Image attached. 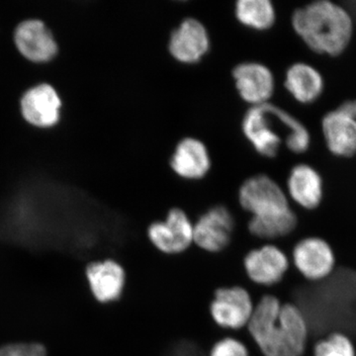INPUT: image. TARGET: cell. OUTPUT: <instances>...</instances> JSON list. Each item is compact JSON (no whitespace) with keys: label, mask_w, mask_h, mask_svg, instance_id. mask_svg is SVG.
Masks as SVG:
<instances>
[{"label":"cell","mask_w":356,"mask_h":356,"mask_svg":"<svg viewBox=\"0 0 356 356\" xmlns=\"http://www.w3.org/2000/svg\"><path fill=\"white\" fill-rule=\"evenodd\" d=\"M14 40L18 50L33 62H47L55 57L58 44L43 21L28 19L16 27Z\"/></svg>","instance_id":"4fadbf2b"},{"label":"cell","mask_w":356,"mask_h":356,"mask_svg":"<svg viewBox=\"0 0 356 356\" xmlns=\"http://www.w3.org/2000/svg\"><path fill=\"white\" fill-rule=\"evenodd\" d=\"M86 276L93 298L103 305L120 301L127 286V271L115 259L90 262Z\"/></svg>","instance_id":"9c48e42d"},{"label":"cell","mask_w":356,"mask_h":356,"mask_svg":"<svg viewBox=\"0 0 356 356\" xmlns=\"http://www.w3.org/2000/svg\"><path fill=\"white\" fill-rule=\"evenodd\" d=\"M146 236L159 254L180 255L193 247V222L184 209L173 207L163 220H156L147 226Z\"/></svg>","instance_id":"5b68a950"},{"label":"cell","mask_w":356,"mask_h":356,"mask_svg":"<svg viewBox=\"0 0 356 356\" xmlns=\"http://www.w3.org/2000/svg\"><path fill=\"white\" fill-rule=\"evenodd\" d=\"M291 23L295 33L318 55L339 57L348 49L353 35V21L343 6L320 0L296 9Z\"/></svg>","instance_id":"3957f363"},{"label":"cell","mask_w":356,"mask_h":356,"mask_svg":"<svg viewBox=\"0 0 356 356\" xmlns=\"http://www.w3.org/2000/svg\"><path fill=\"white\" fill-rule=\"evenodd\" d=\"M293 264L306 280H325L334 267V252L331 245L320 238H306L295 245Z\"/></svg>","instance_id":"7c38bea8"},{"label":"cell","mask_w":356,"mask_h":356,"mask_svg":"<svg viewBox=\"0 0 356 356\" xmlns=\"http://www.w3.org/2000/svg\"><path fill=\"white\" fill-rule=\"evenodd\" d=\"M277 124L276 105L270 102L250 107L243 116V135L254 151L264 158H275L280 153L282 138L274 128Z\"/></svg>","instance_id":"52a82bcc"},{"label":"cell","mask_w":356,"mask_h":356,"mask_svg":"<svg viewBox=\"0 0 356 356\" xmlns=\"http://www.w3.org/2000/svg\"><path fill=\"white\" fill-rule=\"evenodd\" d=\"M235 16L245 27L266 31L275 23V7L269 0H240L236 2Z\"/></svg>","instance_id":"d6986e66"},{"label":"cell","mask_w":356,"mask_h":356,"mask_svg":"<svg viewBox=\"0 0 356 356\" xmlns=\"http://www.w3.org/2000/svg\"><path fill=\"white\" fill-rule=\"evenodd\" d=\"M284 86L297 102L312 104L324 92V77L313 65L295 63L286 70Z\"/></svg>","instance_id":"ac0fdd59"},{"label":"cell","mask_w":356,"mask_h":356,"mask_svg":"<svg viewBox=\"0 0 356 356\" xmlns=\"http://www.w3.org/2000/svg\"><path fill=\"white\" fill-rule=\"evenodd\" d=\"M207 28L195 18H186L170 34L168 51L178 63L197 64L210 50Z\"/></svg>","instance_id":"30bf717a"},{"label":"cell","mask_w":356,"mask_h":356,"mask_svg":"<svg viewBox=\"0 0 356 356\" xmlns=\"http://www.w3.org/2000/svg\"><path fill=\"white\" fill-rule=\"evenodd\" d=\"M173 172L186 180H198L209 172L211 156L208 147L197 138L186 137L180 140L170 156Z\"/></svg>","instance_id":"9a60e30c"},{"label":"cell","mask_w":356,"mask_h":356,"mask_svg":"<svg viewBox=\"0 0 356 356\" xmlns=\"http://www.w3.org/2000/svg\"><path fill=\"white\" fill-rule=\"evenodd\" d=\"M254 306V296L247 287L231 285L215 290L208 311L211 320L220 330L238 332L247 329Z\"/></svg>","instance_id":"277c9868"},{"label":"cell","mask_w":356,"mask_h":356,"mask_svg":"<svg viewBox=\"0 0 356 356\" xmlns=\"http://www.w3.org/2000/svg\"><path fill=\"white\" fill-rule=\"evenodd\" d=\"M207 356H252V353L242 339L225 336L212 344Z\"/></svg>","instance_id":"7402d4cb"},{"label":"cell","mask_w":356,"mask_h":356,"mask_svg":"<svg viewBox=\"0 0 356 356\" xmlns=\"http://www.w3.org/2000/svg\"><path fill=\"white\" fill-rule=\"evenodd\" d=\"M322 131L327 149L339 158L356 154V119L339 108L332 110L322 119Z\"/></svg>","instance_id":"2e32d148"},{"label":"cell","mask_w":356,"mask_h":356,"mask_svg":"<svg viewBox=\"0 0 356 356\" xmlns=\"http://www.w3.org/2000/svg\"><path fill=\"white\" fill-rule=\"evenodd\" d=\"M235 231V218L229 208L213 206L193 222V245L206 254H222L233 243Z\"/></svg>","instance_id":"8992f818"},{"label":"cell","mask_w":356,"mask_h":356,"mask_svg":"<svg viewBox=\"0 0 356 356\" xmlns=\"http://www.w3.org/2000/svg\"><path fill=\"white\" fill-rule=\"evenodd\" d=\"M339 109L341 110L343 113L348 114V116L356 119V99L346 100L339 105Z\"/></svg>","instance_id":"cb8c5ba5"},{"label":"cell","mask_w":356,"mask_h":356,"mask_svg":"<svg viewBox=\"0 0 356 356\" xmlns=\"http://www.w3.org/2000/svg\"><path fill=\"white\" fill-rule=\"evenodd\" d=\"M247 331L261 356H302L309 323L296 304L282 303L275 295L264 294L255 302Z\"/></svg>","instance_id":"6da1fadb"},{"label":"cell","mask_w":356,"mask_h":356,"mask_svg":"<svg viewBox=\"0 0 356 356\" xmlns=\"http://www.w3.org/2000/svg\"><path fill=\"white\" fill-rule=\"evenodd\" d=\"M289 266L286 254L273 243L250 248L243 259L245 277L257 286L278 284L284 278Z\"/></svg>","instance_id":"ba28073f"},{"label":"cell","mask_w":356,"mask_h":356,"mask_svg":"<svg viewBox=\"0 0 356 356\" xmlns=\"http://www.w3.org/2000/svg\"><path fill=\"white\" fill-rule=\"evenodd\" d=\"M238 201L250 215L247 229L252 238L264 241L284 238L298 224L286 193L268 175H254L245 180L238 189Z\"/></svg>","instance_id":"7a4b0ae2"},{"label":"cell","mask_w":356,"mask_h":356,"mask_svg":"<svg viewBox=\"0 0 356 356\" xmlns=\"http://www.w3.org/2000/svg\"><path fill=\"white\" fill-rule=\"evenodd\" d=\"M278 124L286 128L287 135L285 145L293 154H301L308 151L311 145V135L308 129L296 117L293 116L286 110L276 106Z\"/></svg>","instance_id":"ffe728a7"},{"label":"cell","mask_w":356,"mask_h":356,"mask_svg":"<svg viewBox=\"0 0 356 356\" xmlns=\"http://www.w3.org/2000/svg\"><path fill=\"white\" fill-rule=\"evenodd\" d=\"M165 356H175V353H173V351L172 350V351H170V355H165ZM195 356H203V351L202 350L199 351L197 355H196Z\"/></svg>","instance_id":"d4e9b609"},{"label":"cell","mask_w":356,"mask_h":356,"mask_svg":"<svg viewBox=\"0 0 356 356\" xmlns=\"http://www.w3.org/2000/svg\"><path fill=\"white\" fill-rule=\"evenodd\" d=\"M288 195L300 207L314 210L324 197V182L313 166L299 163L292 168L287 178Z\"/></svg>","instance_id":"e0dca14e"},{"label":"cell","mask_w":356,"mask_h":356,"mask_svg":"<svg viewBox=\"0 0 356 356\" xmlns=\"http://www.w3.org/2000/svg\"><path fill=\"white\" fill-rule=\"evenodd\" d=\"M20 105L23 116L33 125L49 127L55 125L60 119L62 102L50 84H38L26 90Z\"/></svg>","instance_id":"5bb4252c"},{"label":"cell","mask_w":356,"mask_h":356,"mask_svg":"<svg viewBox=\"0 0 356 356\" xmlns=\"http://www.w3.org/2000/svg\"><path fill=\"white\" fill-rule=\"evenodd\" d=\"M314 356H355V350L348 337L334 332L316 344Z\"/></svg>","instance_id":"44dd1931"},{"label":"cell","mask_w":356,"mask_h":356,"mask_svg":"<svg viewBox=\"0 0 356 356\" xmlns=\"http://www.w3.org/2000/svg\"><path fill=\"white\" fill-rule=\"evenodd\" d=\"M0 356H47L41 343H10L0 348Z\"/></svg>","instance_id":"603a6c76"},{"label":"cell","mask_w":356,"mask_h":356,"mask_svg":"<svg viewBox=\"0 0 356 356\" xmlns=\"http://www.w3.org/2000/svg\"><path fill=\"white\" fill-rule=\"evenodd\" d=\"M233 79L238 95L252 106L266 104L275 90V79L271 70L257 62L236 65Z\"/></svg>","instance_id":"8fae6325"}]
</instances>
